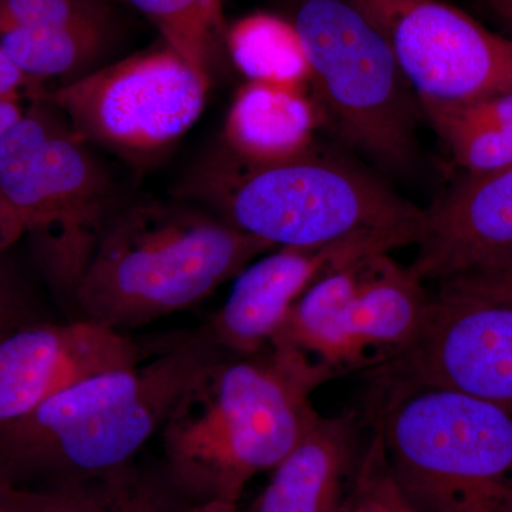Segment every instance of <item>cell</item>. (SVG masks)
<instances>
[{
    "label": "cell",
    "mask_w": 512,
    "mask_h": 512,
    "mask_svg": "<svg viewBox=\"0 0 512 512\" xmlns=\"http://www.w3.org/2000/svg\"><path fill=\"white\" fill-rule=\"evenodd\" d=\"M338 375L284 345L205 363L158 433L168 483L190 504L238 503L249 481L274 470L312 429L320 416L312 394Z\"/></svg>",
    "instance_id": "6da1fadb"
},
{
    "label": "cell",
    "mask_w": 512,
    "mask_h": 512,
    "mask_svg": "<svg viewBox=\"0 0 512 512\" xmlns=\"http://www.w3.org/2000/svg\"><path fill=\"white\" fill-rule=\"evenodd\" d=\"M104 0H0V33L107 26Z\"/></svg>",
    "instance_id": "7402d4cb"
},
{
    "label": "cell",
    "mask_w": 512,
    "mask_h": 512,
    "mask_svg": "<svg viewBox=\"0 0 512 512\" xmlns=\"http://www.w3.org/2000/svg\"><path fill=\"white\" fill-rule=\"evenodd\" d=\"M407 245L414 244L404 235L362 232L329 244L275 248L235 276L227 301L198 332L227 355L264 352L293 305L320 278L363 256Z\"/></svg>",
    "instance_id": "30bf717a"
},
{
    "label": "cell",
    "mask_w": 512,
    "mask_h": 512,
    "mask_svg": "<svg viewBox=\"0 0 512 512\" xmlns=\"http://www.w3.org/2000/svg\"><path fill=\"white\" fill-rule=\"evenodd\" d=\"M466 175L497 173L512 165V123L441 137Z\"/></svg>",
    "instance_id": "603a6c76"
},
{
    "label": "cell",
    "mask_w": 512,
    "mask_h": 512,
    "mask_svg": "<svg viewBox=\"0 0 512 512\" xmlns=\"http://www.w3.org/2000/svg\"><path fill=\"white\" fill-rule=\"evenodd\" d=\"M183 512H239L238 503L227 500H211L190 504Z\"/></svg>",
    "instance_id": "f1b7e54d"
},
{
    "label": "cell",
    "mask_w": 512,
    "mask_h": 512,
    "mask_svg": "<svg viewBox=\"0 0 512 512\" xmlns=\"http://www.w3.org/2000/svg\"><path fill=\"white\" fill-rule=\"evenodd\" d=\"M33 319L37 318L33 315L28 296L0 258V335Z\"/></svg>",
    "instance_id": "4316f807"
},
{
    "label": "cell",
    "mask_w": 512,
    "mask_h": 512,
    "mask_svg": "<svg viewBox=\"0 0 512 512\" xmlns=\"http://www.w3.org/2000/svg\"><path fill=\"white\" fill-rule=\"evenodd\" d=\"M431 302L412 269L387 254L370 256L345 313L355 366L403 355L423 332Z\"/></svg>",
    "instance_id": "5bb4252c"
},
{
    "label": "cell",
    "mask_w": 512,
    "mask_h": 512,
    "mask_svg": "<svg viewBox=\"0 0 512 512\" xmlns=\"http://www.w3.org/2000/svg\"><path fill=\"white\" fill-rule=\"evenodd\" d=\"M183 197L275 247H312L362 234L393 232L419 242L424 211L375 174L312 148L281 163L255 164L222 150Z\"/></svg>",
    "instance_id": "277c9868"
},
{
    "label": "cell",
    "mask_w": 512,
    "mask_h": 512,
    "mask_svg": "<svg viewBox=\"0 0 512 512\" xmlns=\"http://www.w3.org/2000/svg\"><path fill=\"white\" fill-rule=\"evenodd\" d=\"M494 12L512 30V0H490Z\"/></svg>",
    "instance_id": "f546056e"
},
{
    "label": "cell",
    "mask_w": 512,
    "mask_h": 512,
    "mask_svg": "<svg viewBox=\"0 0 512 512\" xmlns=\"http://www.w3.org/2000/svg\"><path fill=\"white\" fill-rule=\"evenodd\" d=\"M293 25L322 123L383 167L407 170L420 104L382 33L349 0H303Z\"/></svg>",
    "instance_id": "52a82bcc"
},
{
    "label": "cell",
    "mask_w": 512,
    "mask_h": 512,
    "mask_svg": "<svg viewBox=\"0 0 512 512\" xmlns=\"http://www.w3.org/2000/svg\"><path fill=\"white\" fill-rule=\"evenodd\" d=\"M188 505L160 467L134 463L79 483L8 493V512H183Z\"/></svg>",
    "instance_id": "e0dca14e"
},
{
    "label": "cell",
    "mask_w": 512,
    "mask_h": 512,
    "mask_svg": "<svg viewBox=\"0 0 512 512\" xmlns=\"http://www.w3.org/2000/svg\"><path fill=\"white\" fill-rule=\"evenodd\" d=\"M45 92L0 50V138L12 130Z\"/></svg>",
    "instance_id": "d4e9b609"
},
{
    "label": "cell",
    "mask_w": 512,
    "mask_h": 512,
    "mask_svg": "<svg viewBox=\"0 0 512 512\" xmlns=\"http://www.w3.org/2000/svg\"><path fill=\"white\" fill-rule=\"evenodd\" d=\"M352 416H319L312 429L272 470L264 491L245 512H338L357 466Z\"/></svg>",
    "instance_id": "9a60e30c"
},
{
    "label": "cell",
    "mask_w": 512,
    "mask_h": 512,
    "mask_svg": "<svg viewBox=\"0 0 512 512\" xmlns=\"http://www.w3.org/2000/svg\"><path fill=\"white\" fill-rule=\"evenodd\" d=\"M227 46L248 80L311 87L305 46L289 20L271 13H252L228 29Z\"/></svg>",
    "instance_id": "ac0fdd59"
},
{
    "label": "cell",
    "mask_w": 512,
    "mask_h": 512,
    "mask_svg": "<svg viewBox=\"0 0 512 512\" xmlns=\"http://www.w3.org/2000/svg\"><path fill=\"white\" fill-rule=\"evenodd\" d=\"M275 248L188 202L124 205L77 285L73 319L126 333L192 308Z\"/></svg>",
    "instance_id": "3957f363"
},
{
    "label": "cell",
    "mask_w": 512,
    "mask_h": 512,
    "mask_svg": "<svg viewBox=\"0 0 512 512\" xmlns=\"http://www.w3.org/2000/svg\"><path fill=\"white\" fill-rule=\"evenodd\" d=\"M0 195L30 238L47 282L73 309L77 285L124 207L113 178L39 100L0 138Z\"/></svg>",
    "instance_id": "5b68a950"
},
{
    "label": "cell",
    "mask_w": 512,
    "mask_h": 512,
    "mask_svg": "<svg viewBox=\"0 0 512 512\" xmlns=\"http://www.w3.org/2000/svg\"><path fill=\"white\" fill-rule=\"evenodd\" d=\"M10 485L0 481V512H8V493Z\"/></svg>",
    "instance_id": "4dcf8cb0"
},
{
    "label": "cell",
    "mask_w": 512,
    "mask_h": 512,
    "mask_svg": "<svg viewBox=\"0 0 512 512\" xmlns=\"http://www.w3.org/2000/svg\"><path fill=\"white\" fill-rule=\"evenodd\" d=\"M440 137L512 123V90L456 106H420Z\"/></svg>",
    "instance_id": "cb8c5ba5"
},
{
    "label": "cell",
    "mask_w": 512,
    "mask_h": 512,
    "mask_svg": "<svg viewBox=\"0 0 512 512\" xmlns=\"http://www.w3.org/2000/svg\"><path fill=\"white\" fill-rule=\"evenodd\" d=\"M22 237H25V231L19 218L0 195V258Z\"/></svg>",
    "instance_id": "83f0119b"
},
{
    "label": "cell",
    "mask_w": 512,
    "mask_h": 512,
    "mask_svg": "<svg viewBox=\"0 0 512 512\" xmlns=\"http://www.w3.org/2000/svg\"><path fill=\"white\" fill-rule=\"evenodd\" d=\"M211 79L171 47L140 53L40 94L84 143L126 157L170 147L201 116Z\"/></svg>",
    "instance_id": "ba28073f"
},
{
    "label": "cell",
    "mask_w": 512,
    "mask_h": 512,
    "mask_svg": "<svg viewBox=\"0 0 512 512\" xmlns=\"http://www.w3.org/2000/svg\"><path fill=\"white\" fill-rule=\"evenodd\" d=\"M399 399L380 431L414 503L426 512H512V414L434 387Z\"/></svg>",
    "instance_id": "8992f818"
},
{
    "label": "cell",
    "mask_w": 512,
    "mask_h": 512,
    "mask_svg": "<svg viewBox=\"0 0 512 512\" xmlns=\"http://www.w3.org/2000/svg\"><path fill=\"white\" fill-rule=\"evenodd\" d=\"M144 359L136 340L89 320L20 323L0 335V433L72 384Z\"/></svg>",
    "instance_id": "7c38bea8"
},
{
    "label": "cell",
    "mask_w": 512,
    "mask_h": 512,
    "mask_svg": "<svg viewBox=\"0 0 512 512\" xmlns=\"http://www.w3.org/2000/svg\"><path fill=\"white\" fill-rule=\"evenodd\" d=\"M107 26L36 28L0 33V50L20 72L42 84L76 72L99 55Z\"/></svg>",
    "instance_id": "d6986e66"
},
{
    "label": "cell",
    "mask_w": 512,
    "mask_h": 512,
    "mask_svg": "<svg viewBox=\"0 0 512 512\" xmlns=\"http://www.w3.org/2000/svg\"><path fill=\"white\" fill-rule=\"evenodd\" d=\"M348 500L352 512H426L394 477L380 429L357 464Z\"/></svg>",
    "instance_id": "44dd1931"
},
{
    "label": "cell",
    "mask_w": 512,
    "mask_h": 512,
    "mask_svg": "<svg viewBox=\"0 0 512 512\" xmlns=\"http://www.w3.org/2000/svg\"><path fill=\"white\" fill-rule=\"evenodd\" d=\"M439 292L484 299L512 308V259L440 282Z\"/></svg>",
    "instance_id": "484cf974"
},
{
    "label": "cell",
    "mask_w": 512,
    "mask_h": 512,
    "mask_svg": "<svg viewBox=\"0 0 512 512\" xmlns=\"http://www.w3.org/2000/svg\"><path fill=\"white\" fill-rule=\"evenodd\" d=\"M393 362L413 389L451 390L512 414V308L437 291L423 332Z\"/></svg>",
    "instance_id": "8fae6325"
},
{
    "label": "cell",
    "mask_w": 512,
    "mask_h": 512,
    "mask_svg": "<svg viewBox=\"0 0 512 512\" xmlns=\"http://www.w3.org/2000/svg\"><path fill=\"white\" fill-rule=\"evenodd\" d=\"M338 512H352V511H350L348 497H346L345 503H343L342 508H340V510Z\"/></svg>",
    "instance_id": "1f68e13d"
},
{
    "label": "cell",
    "mask_w": 512,
    "mask_h": 512,
    "mask_svg": "<svg viewBox=\"0 0 512 512\" xmlns=\"http://www.w3.org/2000/svg\"><path fill=\"white\" fill-rule=\"evenodd\" d=\"M410 269L437 284L512 259V165L466 175L429 211Z\"/></svg>",
    "instance_id": "4fadbf2b"
},
{
    "label": "cell",
    "mask_w": 512,
    "mask_h": 512,
    "mask_svg": "<svg viewBox=\"0 0 512 512\" xmlns=\"http://www.w3.org/2000/svg\"><path fill=\"white\" fill-rule=\"evenodd\" d=\"M221 355L197 330L153 359L72 384L0 433V481L35 490L134 463L190 377Z\"/></svg>",
    "instance_id": "7a4b0ae2"
},
{
    "label": "cell",
    "mask_w": 512,
    "mask_h": 512,
    "mask_svg": "<svg viewBox=\"0 0 512 512\" xmlns=\"http://www.w3.org/2000/svg\"><path fill=\"white\" fill-rule=\"evenodd\" d=\"M320 123L311 87L248 80L229 109L224 148L248 163H281L315 148Z\"/></svg>",
    "instance_id": "2e32d148"
},
{
    "label": "cell",
    "mask_w": 512,
    "mask_h": 512,
    "mask_svg": "<svg viewBox=\"0 0 512 512\" xmlns=\"http://www.w3.org/2000/svg\"><path fill=\"white\" fill-rule=\"evenodd\" d=\"M156 25L178 56L211 79L212 59L224 35L225 0H127Z\"/></svg>",
    "instance_id": "ffe728a7"
},
{
    "label": "cell",
    "mask_w": 512,
    "mask_h": 512,
    "mask_svg": "<svg viewBox=\"0 0 512 512\" xmlns=\"http://www.w3.org/2000/svg\"><path fill=\"white\" fill-rule=\"evenodd\" d=\"M392 49L420 106L512 90V40L440 0H349Z\"/></svg>",
    "instance_id": "9c48e42d"
}]
</instances>
